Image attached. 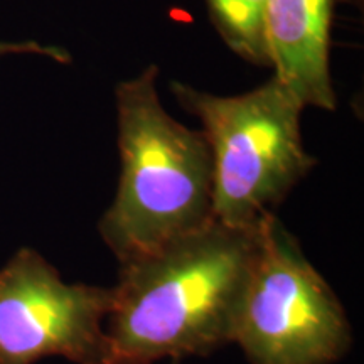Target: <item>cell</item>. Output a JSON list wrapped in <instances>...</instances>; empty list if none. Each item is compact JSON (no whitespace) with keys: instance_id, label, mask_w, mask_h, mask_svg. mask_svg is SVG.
Segmentation results:
<instances>
[{"instance_id":"cell-1","label":"cell","mask_w":364,"mask_h":364,"mask_svg":"<svg viewBox=\"0 0 364 364\" xmlns=\"http://www.w3.org/2000/svg\"><path fill=\"white\" fill-rule=\"evenodd\" d=\"M258 225L213 220L156 252L120 263L105 332L108 364H152L208 356L233 343Z\"/></svg>"},{"instance_id":"cell-2","label":"cell","mask_w":364,"mask_h":364,"mask_svg":"<svg viewBox=\"0 0 364 364\" xmlns=\"http://www.w3.org/2000/svg\"><path fill=\"white\" fill-rule=\"evenodd\" d=\"M150 65L115 90L122 172L98 225L118 262L144 257L215 220V171L203 132L166 112Z\"/></svg>"},{"instance_id":"cell-3","label":"cell","mask_w":364,"mask_h":364,"mask_svg":"<svg viewBox=\"0 0 364 364\" xmlns=\"http://www.w3.org/2000/svg\"><path fill=\"white\" fill-rule=\"evenodd\" d=\"M172 93L203 124L215 171L213 216L223 225L255 228L316 167L300 132L302 103L277 76L236 97L179 81Z\"/></svg>"},{"instance_id":"cell-4","label":"cell","mask_w":364,"mask_h":364,"mask_svg":"<svg viewBox=\"0 0 364 364\" xmlns=\"http://www.w3.org/2000/svg\"><path fill=\"white\" fill-rule=\"evenodd\" d=\"M233 343L252 364H334L351 349L343 304L275 213L258 223Z\"/></svg>"},{"instance_id":"cell-5","label":"cell","mask_w":364,"mask_h":364,"mask_svg":"<svg viewBox=\"0 0 364 364\" xmlns=\"http://www.w3.org/2000/svg\"><path fill=\"white\" fill-rule=\"evenodd\" d=\"M112 302V289L66 284L43 255L21 248L0 270V364L49 356L108 364L105 322Z\"/></svg>"},{"instance_id":"cell-6","label":"cell","mask_w":364,"mask_h":364,"mask_svg":"<svg viewBox=\"0 0 364 364\" xmlns=\"http://www.w3.org/2000/svg\"><path fill=\"white\" fill-rule=\"evenodd\" d=\"M332 14L334 0H268L272 66L304 108H336L331 76Z\"/></svg>"},{"instance_id":"cell-7","label":"cell","mask_w":364,"mask_h":364,"mask_svg":"<svg viewBox=\"0 0 364 364\" xmlns=\"http://www.w3.org/2000/svg\"><path fill=\"white\" fill-rule=\"evenodd\" d=\"M221 38L257 66H272L267 34L268 0H208Z\"/></svg>"},{"instance_id":"cell-8","label":"cell","mask_w":364,"mask_h":364,"mask_svg":"<svg viewBox=\"0 0 364 364\" xmlns=\"http://www.w3.org/2000/svg\"><path fill=\"white\" fill-rule=\"evenodd\" d=\"M9 56H41L61 63V65L71 61V54L65 48H59V46L43 44L34 39L12 41L0 38V59Z\"/></svg>"},{"instance_id":"cell-9","label":"cell","mask_w":364,"mask_h":364,"mask_svg":"<svg viewBox=\"0 0 364 364\" xmlns=\"http://www.w3.org/2000/svg\"><path fill=\"white\" fill-rule=\"evenodd\" d=\"M172 364H177V361H172Z\"/></svg>"}]
</instances>
